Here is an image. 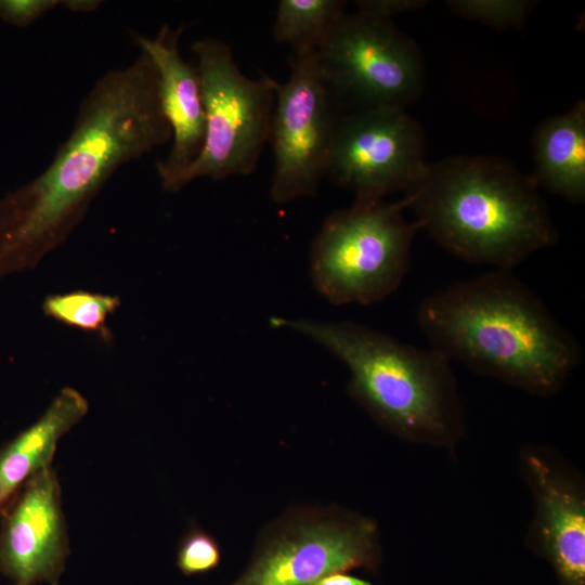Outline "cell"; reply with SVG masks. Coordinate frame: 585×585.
Segmentation results:
<instances>
[{"label": "cell", "instance_id": "obj_1", "mask_svg": "<svg viewBox=\"0 0 585 585\" xmlns=\"http://www.w3.org/2000/svg\"><path fill=\"white\" fill-rule=\"evenodd\" d=\"M170 139L157 70L141 51L95 82L50 165L0 199V277L34 269L67 239L119 167Z\"/></svg>", "mask_w": 585, "mask_h": 585}, {"label": "cell", "instance_id": "obj_2", "mask_svg": "<svg viewBox=\"0 0 585 585\" xmlns=\"http://www.w3.org/2000/svg\"><path fill=\"white\" fill-rule=\"evenodd\" d=\"M416 321L450 362L531 393H555L578 365L581 347L512 270L493 269L425 297Z\"/></svg>", "mask_w": 585, "mask_h": 585}, {"label": "cell", "instance_id": "obj_3", "mask_svg": "<svg viewBox=\"0 0 585 585\" xmlns=\"http://www.w3.org/2000/svg\"><path fill=\"white\" fill-rule=\"evenodd\" d=\"M532 177L492 156L428 164L404 196L415 222L458 258L512 270L559 239Z\"/></svg>", "mask_w": 585, "mask_h": 585}, {"label": "cell", "instance_id": "obj_4", "mask_svg": "<svg viewBox=\"0 0 585 585\" xmlns=\"http://www.w3.org/2000/svg\"><path fill=\"white\" fill-rule=\"evenodd\" d=\"M326 349L350 372L349 392L381 426L408 439L448 441L461 424L450 361L354 322L275 320Z\"/></svg>", "mask_w": 585, "mask_h": 585}, {"label": "cell", "instance_id": "obj_5", "mask_svg": "<svg viewBox=\"0 0 585 585\" xmlns=\"http://www.w3.org/2000/svg\"><path fill=\"white\" fill-rule=\"evenodd\" d=\"M404 196L396 202L355 200L323 222L310 252L316 290L336 306L373 304L402 283L410 268L416 222H408Z\"/></svg>", "mask_w": 585, "mask_h": 585}, {"label": "cell", "instance_id": "obj_6", "mask_svg": "<svg viewBox=\"0 0 585 585\" xmlns=\"http://www.w3.org/2000/svg\"><path fill=\"white\" fill-rule=\"evenodd\" d=\"M197 58L206 117L203 148L170 184L177 193L191 181L248 176L269 141L277 81L266 74L250 79L238 69L231 48L214 38L192 46Z\"/></svg>", "mask_w": 585, "mask_h": 585}, {"label": "cell", "instance_id": "obj_7", "mask_svg": "<svg viewBox=\"0 0 585 585\" xmlns=\"http://www.w3.org/2000/svg\"><path fill=\"white\" fill-rule=\"evenodd\" d=\"M321 75L334 100L359 109H406L421 93L422 57L391 21L344 13L316 50Z\"/></svg>", "mask_w": 585, "mask_h": 585}, {"label": "cell", "instance_id": "obj_8", "mask_svg": "<svg viewBox=\"0 0 585 585\" xmlns=\"http://www.w3.org/2000/svg\"><path fill=\"white\" fill-rule=\"evenodd\" d=\"M379 562L372 519L337 509H298L268 528L231 585H308L335 572L375 569Z\"/></svg>", "mask_w": 585, "mask_h": 585}, {"label": "cell", "instance_id": "obj_9", "mask_svg": "<svg viewBox=\"0 0 585 585\" xmlns=\"http://www.w3.org/2000/svg\"><path fill=\"white\" fill-rule=\"evenodd\" d=\"M277 83L269 142L274 156L271 197L277 204L312 196L325 178L337 121L316 51L294 53Z\"/></svg>", "mask_w": 585, "mask_h": 585}, {"label": "cell", "instance_id": "obj_10", "mask_svg": "<svg viewBox=\"0 0 585 585\" xmlns=\"http://www.w3.org/2000/svg\"><path fill=\"white\" fill-rule=\"evenodd\" d=\"M427 165L422 131L406 109H359L337 118L325 178L355 200H378L411 190Z\"/></svg>", "mask_w": 585, "mask_h": 585}, {"label": "cell", "instance_id": "obj_11", "mask_svg": "<svg viewBox=\"0 0 585 585\" xmlns=\"http://www.w3.org/2000/svg\"><path fill=\"white\" fill-rule=\"evenodd\" d=\"M0 515V573L14 585H58L69 540L54 468L32 476Z\"/></svg>", "mask_w": 585, "mask_h": 585}, {"label": "cell", "instance_id": "obj_12", "mask_svg": "<svg viewBox=\"0 0 585 585\" xmlns=\"http://www.w3.org/2000/svg\"><path fill=\"white\" fill-rule=\"evenodd\" d=\"M183 29V26L164 25L154 37H135L141 51L148 55L157 70L161 106L171 129L170 152L157 164L165 191L198 156L206 131L198 69L184 61L179 51Z\"/></svg>", "mask_w": 585, "mask_h": 585}, {"label": "cell", "instance_id": "obj_13", "mask_svg": "<svg viewBox=\"0 0 585 585\" xmlns=\"http://www.w3.org/2000/svg\"><path fill=\"white\" fill-rule=\"evenodd\" d=\"M525 466L535 496L537 547L559 585H585L584 498L537 455H528Z\"/></svg>", "mask_w": 585, "mask_h": 585}, {"label": "cell", "instance_id": "obj_14", "mask_svg": "<svg viewBox=\"0 0 585 585\" xmlns=\"http://www.w3.org/2000/svg\"><path fill=\"white\" fill-rule=\"evenodd\" d=\"M88 410L86 398L65 387L35 422L0 446V510L32 476L52 466L60 440Z\"/></svg>", "mask_w": 585, "mask_h": 585}, {"label": "cell", "instance_id": "obj_15", "mask_svg": "<svg viewBox=\"0 0 585 585\" xmlns=\"http://www.w3.org/2000/svg\"><path fill=\"white\" fill-rule=\"evenodd\" d=\"M537 186L577 205L585 199V104L537 126L533 135Z\"/></svg>", "mask_w": 585, "mask_h": 585}, {"label": "cell", "instance_id": "obj_16", "mask_svg": "<svg viewBox=\"0 0 585 585\" xmlns=\"http://www.w3.org/2000/svg\"><path fill=\"white\" fill-rule=\"evenodd\" d=\"M341 0H281L273 27L277 42L289 44L294 53L317 50L344 14Z\"/></svg>", "mask_w": 585, "mask_h": 585}, {"label": "cell", "instance_id": "obj_17", "mask_svg": "<svg viewBox=\"0 0 585 585\" xmlns=\"http://www.w3.org/2000/svg\"><path fill=\"white\" fill-rule=\"evenodd\" d=\"M120 306L117 296L75 290L48 296L43 303L44 314L64 325L100 334L108 339L107 317Z\"/></svg>", "mask_w": 585, "mask_h": 585}, {"label": "cell", "instance_id": "obj_18", "mask_svg": "<svg viewBox=\"0 0 585 585\" xmlns=\"http://www.w3.org/2000/svg\"><path fill=\"white\" fill-rule=\"evenodd\" d=\"M447 5L460 16L504 29L520 26L534 4L526 0H452Z\"/></svg>", "mask_w": 585, "mask_h": 585}, {"label": "cell", "instance_id": "obj_19", "mask_svg": "<svg viewBox=\"0 0 585 585\" xmlns=\"http://www.w3.org/2000/svg\"><path fill=\"white\" fill-rule=\"evenodd\" d=\"M221 561L217 541L202 529L190 530L181 540L177 566L187 576L205 574L214 570Z\"/></svg>", "mask_w": 585, "mask_h": 585}, {"label": "cell", "instance_id": "obj_20", "mask_svg": "<svg viewBox=\"0 0 585 585\" xmlns=\"http://www.w3.org/2000/svg\"><path fill=\"white\" fill-rule=\"evenodd\" d=\"M61 3L58 0H0V18L26 27Z\"/></svg>", "mask_w": 585, "mask_h": 585}, {"label": "cell", "instance_id": "obj_21", "mask_svg": "<svg viewBox=\"0 0 585 585\" xmlns=\"http://www.w3.org/2000/svg\"><path fill=\"white\" fill-rule=\"evenodd\" d=\"M356 3V12L391 21L392 16L419 9L427 2L422 0H362Z\"/></svg>", "mask_w": 585, "mask_h": 585}, {"label": "cell", "instance_id": "obj_22", "mask_svg": "<svg viewBox=\"0 0 585 585\" xmlns=\"http://www.w3.org/2000/svg\"><path fill=\"white\" fill-rule=\"evenodd\" d=\"M308 585H372L368 581L350 575L347 572L327 574Z\"/></svg>", "mask_w": 585, "mask_h": 585}, {"label": "cell", "instance_id": "obj_23", "mask_svg": "<svg viewBox=\"0 0 585 585\" xmlns=\"http://www.w3.org/2000/svg\"><path fill=\"white\" fill-rule=\"evenodd\" d=\"M61 3L72 12L90 13L95 11L102 3L99 0H65Z\"/></svg>", "mask_w": 585, "mask_h": 585}]
</instances>
